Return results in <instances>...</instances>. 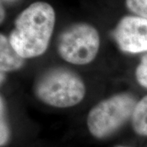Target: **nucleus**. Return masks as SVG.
Masks as SVG:
<instances>
[{"mask_svg":"<svg viewBox=\"0 0 147 147\" xmlns=\"http://www.w3.org/2000/svg\"><path fill=\"white\" fill-rule=\"evenodd\" d=\"M10 137V128L7 119L6 114L5 101L3 96H1V104H0V145L4 146L8 142Z\"/></svg>","mask_w":147,"mask_h":147,"instance_id":"obj_8","label":"nucleus"},{"mask_svg":"<svg viewBox=\"0 0 147 147\" xmlns=\"http://www.w3.org/2000/svg\"><path fill=\"white\" fill-rule=\"evenodd\" d=\"M24 59L11 46L9 39L0 35V69L2 73L14 71L22 67Z\"/></svg>","mask_w":147,"mask_h":147,"instance_id":"obj_6","label":"nucleus"},{"mask_svg":"<svg viewBox=\"0 0 147 147\" xmlns=\"http://www.w3.org/2000/svg\"><path fill=\"white\" fill-rule=\"evenodd\" d=\"M125 3L134 16L147 20V0H125Z\"/></svg>","mask_w":147,"mask_h":147,"instance_id":"obj_9","label":"nucleus"},{"mask_svg":"<svg viewBox=\"0 0 147 147\" xmlns=\"http://www.w3.org/2000/svg\"><path fill=\"white\" fill-rule=\"evenodd\" d=\"M136 78L142 87L147 88V54L144 55L136 69Z\"/></svg>","mask_w":147,"mask_h":147,"instance_id":"obj_10","label":"nucleus"},{"mask_svg":"<svg viewBox=\"0 0 147 147\" xmlns=\"http://www.w3.org/2000/svg\"><path fill=\"white\" fill-rule=\"evenodd\" d=\"M2 1H11V0H2Z\"/></svg>","mask_w":147,"mask_h":147,"instance_id":"obj_12","label":"nucleus"},{"mask_svg":"<svg viewBox=\"0 0 147 147\" xmlns=\"http://www.w3.org/2000/svg\"><path fill=\"white\" fill-rule=\"evenodd\" d=\"M131 125L138 135L147 136V95L137 101L131 116Z\"/></svg>","mask_w":147,"mask_h":147,"instance_id":"obj_7","label":"nucleus"},{"mask_svg":"<svg viewBox=\"0 0 147 147\" xmlns=\"http://www.w3.org/2000/svg\"><path fill=\"white\" fill-rule=\"evenodd\" d=\"M118 147H126V146H118Z\"/></svg>","mask_w":147,"mask_h":147,"instance_id":"obj_13","label":"nucleus"},{"mask_svg":"<svg viewBox=\"0 0 147 147\" xmlns=\"http://www.w3.org/2000/svg\"><path fill=\"white\" fill-rule=\"evenodd\" d=\"M34 92L37 97L47 105L67 108L83 100L86 88L84 81L73 70L55 67L38 75L34 85Z\"/></svg>","mask_w":147,"mask_h":147,"instance_id":"obj_2","label":"nucleus"},{"mask_svg":"<svg viewBox=\"0 0 147 147\" xmlns=\"http://www.w3.org/2000/svg\"><path fill=\"white\" fill-rule=\"evenodd\" d=\"M1 18H0V21H1V23L3 22V19H4V16H5V12H4V9H3V5H1Z\"/></svg>","mask_w":147,"mask_h":147,"instance_id":"obj_11","label":"nucleus"},{"mask_svg":"<svg viewBox=\"0 0 147 147\" xmlns=\"http://www.w3.org/2000/svg\"><path fill=\"white\" fill-rule=\"evenodd\" d=\"M56 22V14L49 3L38 1L18 15L8 39L23 58H33L46 52Z\"/></svg>","mask_w":147,"mask_h":147,"instance_id":"obj_1","label":"nucleus"},{"mask_svg":"<svg viewBox=\"0 0 147 147\" xmlns=\"http://www.w3.org/2000/svg\"><path fill=\"white\" fill-rule=\"evenodd\" d=\"M97 30L84 22L74 23L60 34L57 51L65 61L74 65H86L94 60L100 47Z\"/></svg>","mask_w":147,"mask_h":147,"instance_id":"obj_4","label":"nucleus"},{"mask_svg":"<svg viewBox=\"0 0 147 147\" xmlns=\"http://www.w3.org/2000/svg\"><path fill=\"white\" fill-rule=\"evenodd\" d=\"M113 36L123 52H147V20L136 16H123L114 30Z\"/></svg>","mask_w":147,"mask_h":147,"instance_id":"obj_5","label":"nucleus"},{"mask_svg":"<svg viewBox=\"0 0 147 147\" xmlns=\"http://www.w3.org/2000/svg\"><path fill=\"white\" fill-rule=\"evenodd\" d=\"M137 101L131 93H119L101 100L89 111L87 123L90 133L105 138L117 131L131 119Z\"/></svg>","mask_w":147,"mask_h":147,"instance_id":"obj_3","label":"nucleus"}]
</instances>
